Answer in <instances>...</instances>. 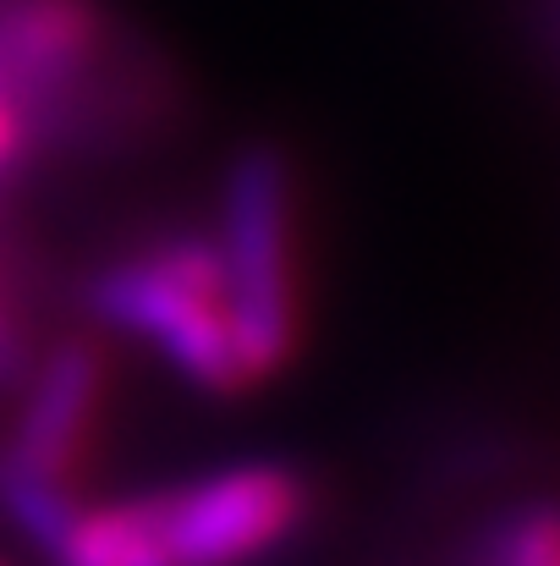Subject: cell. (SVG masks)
Masks as SVG:
<instances>
[{"label": "cell", "instance_id": "6da1fadb", "mask_svg": "<svg viewBox=\"0 0 560 566\" xmlns=\"http://www.w3.org/2000/svg\"><path fill=\"white\" fill-rule=\"evenodd\" d=\"M214 248L225 264V314L253 385L275 379L303 347L297 192L275 144H242L220 182Z\"/></svg>", "mask_w": 560, "mask_h": 566}, {"label": "cell", "instance_id": "7a4b0ae2", "mask_svg": "<svg viewBox=\"0 0 560 566\" xmlns=\"http://www.w3.org/2000/svg\"><path fill=\"white\" fill-rule=\"evenodd\" d=\"M88 308L149 342L177 375L203 396H242L253 379L242 369L231 314H225V264L214 237H166L144 253L105 264L88 281Z\"/></svg>", "mask_w": 560, "mask_h": 566}, {"label": "cell", "instance_id": "3957f363", "mask_svg": "<svg viewBox=\"0 0 560 566\" xmlns=\"http://www.w3.org/2000/svg\"><path fill=\"white\" fill-rule=\"evenodd\" d=\"M314 512V490L286 462H236L149 501L155 545L171 566H247L281 551Z\"/></svg>", "mask_w": 560, "mask_h": 566}, {"label": "cell", "instance_id": "277c9868", "mask_svg": "<svg viewBox=\"0 0 560 566\" xmlns=\"http://www.w3.org/2000/svg\"><path fill=\"white\" fill-rule=\"evenodd\" d=\"M99 407H105V353L94 336H66L28 375V401L17 412V434L0 457L11 468L72 484V473L83 468L88 440L99 429Z\"/></svg>", "mask_w": 560, "mask_h": 566}, {"label": "cell", "instance_id": "5b68a950", "mask_svg": "<svg viewBox=\"0 0 560 566\" xmlns=\"http://www.w3.org/2000/svg\"><path fill=\"white\" fill-rule=\"evenodd\" d=\"M0 55L17 77L22 111L50 122L61 99L99 72L105 55V6L99 0H0Z\"/></svg>", "mask_w": 560, "mask_h": 566}, {"label": "cell", "instance_id": "8992f818", "mask_svg": "<svg viewBox=\"0 0 560 566\" xmlns=\"http://www.w3.org/2000/svg\"><path fill=\"white\" fill-rule=\"evenodd\" d=\"M166 562L155 545V517L149 501H121V506H77L55 566H149Z\"/></svg>", "mask_w": 560, "mask_h": 566}, {"label": "cell", "instance_id": "52a82bcc", "mask_svg": "<svg viewBox=\"0 0 560 566\" xmlns=\"http://www.w3.org/2000/svg\"><path fill=\"white\" fill-rule=\"evenodd\" d=\"M0 512L11 517V528L33 551H44L55 562V551H61L72 517H77V495H72V484L44 479V473H28V468H11L0 457Z\"/></svg>", "mask_w": 560, "mask_h": 566}, {"label": "cell", "instance_id": "ba28073f", "mask_svg": "<svg viewBox=\"0 0 560 566\" xmlns=\"http://www.w3.org/2000/svg\"><path fill=\"white\" fill-rule=\"evenodd\" d=\"M467 566H560V501L500 517Z\"/></svg>", "mask_w": 560, "mask_h": 566}, {"label": "cell", "instance_id": "9c48e42d", "mask_svg": "<svg viewBox=\"0 0 560 566\" xmlns=\"http://www.w3.org/2000/svg\"><path fill=\"white\" fill-rule=\"evenodd\" d=\"M33 138H39V127H33V116L22 111V105H11V99H0V182L28 160V149H33Z\"/></svg>", "mask_w": 560, "mask_h": 566}, {"label": "cell", "instance_id": "30bf717a", "mask_svg": "<svg viewBox=\"0 0 560 566\" xmlns=\"http://www.w3.org/2000/svg\"><path fill=\"white\" fill-rule=\"evenodd\" d=\"M17 375H28V353H22L17 319H11L6 303H0V379H17Z\"/></svg>", "mask_w": 560, "mask_h": 566}, {"label": "cell", "instance_id": "8fae6325", "mask_svg": "<svg viewBox=\"0 0 560 566\" xmlns=\"http://www.w3.org/2000/svg\"><path fill=\"white\" fill-rule=\"evenodd\" d=\"M0 303H6V281H0Z\"/></svg>", "mask_w": 560, "mask_h": 566}, {"label": "cell", "instance_id": "7c38bea8", "mask_svg": "<svg viewBox=\"0 0 560 566\" xmlns=\"http://www.w3.org/2000/svg\"><path fill=\"white\" fill-rule=\"evenodd\" d=\"M149 566H171V562H149Z\"/></svg>", "mask_w": 560, "mask_h": 566}, {"label": "cell", "instance_id": "4fadbf2b", "mask_svg": "<svg viewBox=\"0 0 560 566\" xmlns=\"http://www.w3.org/2000/svg\"><path fill=\"white\" fill-rule=\"evenodd\" d=\"M0 566H6V562H0Z\"/></svg>", "mask_w": 560, "mask_h": 566}]
</instances>
